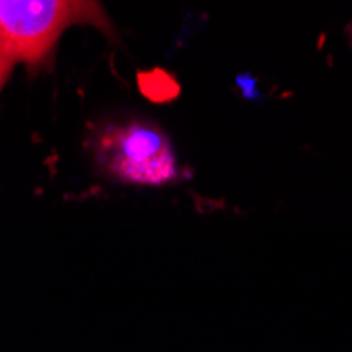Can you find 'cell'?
<instances>
[{"label": "cell", "mask_w": 352, "mask_h": 352, "mask_svg": "<svg viewBox=\"0 0 352 352\" xmlns=\"http://www.w3.org/2000/svg\"><path fill=\"white\" fill-rule=\"evenodd\" d=\"M74 23H87L114 36L100 0H0V76L23 63L41 68L63 34Z\"/></svg>", "instance_id": "cell-1"}, {"label": "cell", "mask_w": 352, "mask_h": 352, "mask_svg": "<svg viewBox=\"0 0 352 352\" xmlns=\"http://www.w3.org/2000/svg\"><path fill=\"white\" fill-rule=\"evenodd\" d=\"M100 171L114 182L135 186H169L182 169L167 133L148 120L112 122L91 142Z\"/></svg>", "instance_id": "cell-2"}, {"label": "cell", "mask_w": 352, "mask_h": 352, "mask_svg": "<svg viewBox=\"0 0 352 352\" xmlns=\"http://www.w3.org/2000/svg\"><path fill=\"white\" fill-rule=\"evenodd\" d=\"M142 91L148 93L150 100H156V102H163V100H171L175 98L177 91H169L167 87H175L173 78H169L167 74L163 72H154V74H144L142 76Z\"/></svg>", "instance_id": "cell-3"}, {"label": "cell", "mask_w": 352, "mask_h": 352, "mask_svg": "<svg viewBox=\"0 0 352 352\" xmlns=\"http://www.w3.org/2000/svg\"><path fill=\"white\" fill-rule=\"evenodd\" d=\"M236 85L243 89V95L245 98H258V93H255V78H251V76H239V80H236Z\"/></svg>", "instance_id": "cell-4"}, {"label": "cell", "mask_w": 352, "mask_h": 352, "mask_svg": "<svg viewBox=\"0 0 352 352\" xmlns=\"http://www.w3.org/2000/svg\"><path fill=\"white\" fill-rule=\"evenodd\" d=\"M348 34H350V36H352V25H350V30H348Z\"/></svg>", "instance_id": "cell-5"}]
</instances>
